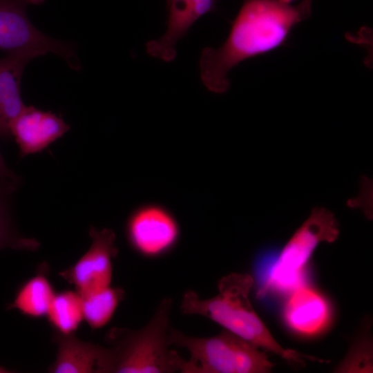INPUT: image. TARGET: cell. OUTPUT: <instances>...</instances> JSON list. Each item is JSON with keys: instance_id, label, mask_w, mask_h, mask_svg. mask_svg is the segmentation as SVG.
<instances>
[{"instance_id": "cell-1", "label": "cell", "mask_w": 373, "mask_h": 373, "mask_svg": "<svg viewBox=\"0 0 373 373\" xmlns=\"http://www.w3.org/2000/svg\"><path fill=\"white\" fill-rule=\"evenodd\" d=\"M312 0L293 6L276 0H243L225 41L204 48L200 57V77L211 92L224 93L229 71L240 62L281 45L292 28L307 18Z\"/></svg>"}, {"instance_id": "cell-2", "label": "cell", "mask_w": 373, "mask_h": 373, "mask_svg": "<svg viewBox=\"0 0 373 373\" xmlns=\"http://www.w3.org/2000/svg\"><path fill=\"white\" fill-rule=\"evenodd\" d=\"M254 283L249 274L231 273L219 280L218 294L214 297L200 299L196 292L188 290L182 299L181 312L182 314L204 316L260 349L289 362L303 364L305 359L323 362L294 350L285 349L277 342L252 307L249 294Z\"/></svg>"}, {"instance_id": "cell-3", "label": "cell", "mask_w": 373, "mask_h": 373, "mask_svg": "<svg viewBox=\"0 0 373 373\" xmlns=\"http://www.w3.org/2000/svg\"><path fill=\"white\" fill-rule=\"evenodd\" d=\"M172 299L164 298L142 328H112L109 373H172L182 372L186 360L170 350L168 341Z\"/></svg>"}, {"instance_id": "cell-4", "label": "cell", "mask_w": 373, "mask_h": 373, "mask_svg": "<svg viewBox=\"0 0 373 373\" xmlns=\"http://www.w3.org/2000/svg\"><path fill=\"white\" fill-rule=\"evenodd\" d=\"M168 341L190 354L182 373H267L275 365L259 347L224 329L200 338L170 327Z\"/></svg>"}, {"instance_id": "cell-5", "label": "cell", "mask_w": 373, "mask_h": 373, "mask_svg": "<svg viewBox=\"0 0 373 373\" xmlns=\"http://www.w3.org/2000/svg\"><path fill=\"white\" fill-rule=\"evenodd\" d=\"M339 227L334 215L324 208L314 209L279 254L266 284L260 291H293L303 285L305 267L317 246L334 242Z\"/></svg>"}, {"instance_id": "cell-6", "label": "cell", "mask_w": 373, "mask_h": 373, "mask_svg": "<svg viewBox=\"0 0 373 373\" xmlns=\"http://www.w3.org/2000/svg\"><path fill=\"white\" fill-rule=\"evenodd\" d=\"M91 245L88 250L68 269L59 275L73 285L83 297L110 286L112 275V259L117 257L116 236L111 229H89Z\"/></svg>"}, {"instance_id": "cell-7", "label": "cell", "mask_w": 373, "mask_h": 373, "mask_svg": "<svg viewBox=\"0 0 373 373\" xmlns=\"http://www.w3.org/2000/svg\"><path fill=\"white\" fill-rule=\"evenodd\" d=\"M131 247L140 254L155 257L170 250L177 242L180 229L174 216L158 204H145L135 209L126 223Z\"/></svg>"}, {"instance_id": "cell-8", "label": "cell", "mask_w": 373, "mask_h": 373, "mask_svg": "<svg viewBox=\"0 0 373 373\" xmlns=\"http://www.w3.org/2000/svg\"><path fill=\"white\" fill-rule=\"evenodd\" d=\"M22 158L39 153L61 137L70 130V126L57 114L44 111L32 106H26L10 124Z\"/></svg>"}, {"instance_id": "cell-9", "label": "cell", "mask_w": 373, "mask_h": 373, "mask_svg": "<svg viewBox=\"0 0 373 373\" xmlns=\"http://www.w3.org/2000/svg\"><path fill=\"white\" fill-rule=\"evenodd\" d=\"M52 341L57 345L52 373H109L110 349L79 339L75 333L55 331Z\"/></svg>"}, {"instance_id": "cell-10", "label": "cell", "mask_w": 373, "mask_h": 373, "mask_svg": "<svg viewBox=\"0 0 373 373\" xmlns=\"http://www.w3.org/2000/svg\"><path fill=\"white\" fill-rule=\"evenodd\" d=\"M216 0H167L168 20L165 33L146 44L151 56L165 61L176 57V44L201 17L212 11Z\"/></svg>"}, {"instance_id": "cell-11", "label": "cell", "mask_w": 373, "mask_h": 373, "mask_svg": "<svg viewBox=\"0 0 373 373\" xmlns=\"http://www.w3.org/2000/svg\"><path fill=\"white\" fill-rule=\"evenodd\" d=\"M331 316L326 298L316 290L302 285L287 300L283 317L287 325L303 336H314L325 329Z\"/></svg>"}, {"instance_id": "cell-12", "label": "cell", "mask_w": 373, "mask_h": 373, "mask_svg": "<svg viewBox=\"0 0 373 373\" xmlns=\"http://www.w3.org/2000/svg\"><path fill=\"white\" fill-rule=\"evenodd\" d=\"M46 55L38 49L27 48L8 52L0 59V89L2 111L5 121L10 124L23 110L21 82L26 65L33 59Z\"/></svg>"}, {"instance_id": "cell-13", "label": "cell", "mask_w": 373, "mask_h": 373, "mask_svg": "<svg viewBox=\"0 0 373 373\" xmlns=\"http://www.w3.org/2000/svg\"><path fill=\"white\" fill-rule=\"evenodd\" d=\"M23 0H0V50L7 52L26 47L32 36V23Z\"/></svg>"}, {"instance_id": "cell-14", "label": "cell", "mask_w": 373, "mask_h": 373, "mask_svg": "<svg viewBox=\"0 0 373 373\" xmlns=\"http://www.w3.org/2000/svg\"><path fill=\"white\" fill-rule=\"evenodd\" d=\"M47 271V265H42L35 276L19 287L7 309H17L24 316L34 318L46 316L55 295Z\"/></svg>"}, {"instance_id": "cell-15", "label": "cell", "mask_w": 373, "mask_h": 373, "mask_svg": "<svg viewBox=\"0 0 373 373\" xmlns=\"http://www.w3.org/2000/svg\"><path fill=\"white\" fill-rule=\"evenodd\" d=\"M46 316L55 331L64 334L75 333L84 320L82 296L71 290L55 294Z\"/></svg>"}, {"instance_id": "cell-16", "label": "cell", "mask_w": 373, "mask_h": 373, "mask_svg": "<svg viewBox=\"0 0 373 373\" xmlns=\"http://www.w3.org/2000/svg\"><path fill=\"white\" fill-rule=\"evenodd\" d=\"M124 295L122 288L108 286L82 297L84 320L92 329L104 327L111 319Z\"/></svg>"}, {"instance_id": "cell-17", "label": "cell", "mask_w": 373, "mask_h": 373, "mask_svg": "<svg viewBox=\"0 0 373 373\" xmlns=\"http://www.w3.org/2000/svg\"><path fill=\"white\" fill-rule=\"evenodd\" d=\"M10 196V194L0 190V250L11 248L36 251L40 246L39 241L21 236L14 227Z\"/></svg>"}, {"instance_id": "cell-18", "label": "cell", "mask_w": 373, "mask_h": 373, "mask_svg": "<svg viewBox=\"0 0 373 373\" xmlns=\"http://www.w3.org/2000/svg\"><path fill=\"white\" fill-rule=\"evenodd\" d=\"M20 178L8 167L0 153V190L12 195L20 184Z\"/></svg>"}, {"instance_id": "cell-19", "label": "cell", "mask_w": 373, "mask_h": 373, "mask_svg": "<svg viewBox=\"0 0 373 373\" xmlns=\"http://www.w3.org/2000/svg\"><path fill=\"white\" fill-rule=\"evenodd\" d=\"M0 137L9 140L12 137L9 126L5 121L2 111L1 94L0 89Z\"/></svg>"}, {"instance_id": "cell-20", "label": "cell", "mask_w": 373, "mask_h": 373, "mask_svg": "<svg viewBox=\"0 0 373 373\" xmlns=\"http://www.w3.org/2000/svg\"><path fill=\"white\" fill-rule=\"evenodd\" d=\"M276 1L283 3H286V4H290L292 1L295 0H276Z\"/></svg>"}, {"instance_id": "cell-21", "label": "cell", "mask_w": 373, "mask_h": 373, "mask_svg": "<svg viewBox=\"0 0 373 373\" xmlns=\"http://www.w3.org/2000/svg\"><path fill=\"white\" fill-rule=\"evenodd\" d=\"M7 372H10L8 371L5 367L0 366V373H7Z\"/></svg>"}]
</instances>
